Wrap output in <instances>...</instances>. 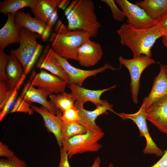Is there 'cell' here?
I'll use <instances>...</instances> for the list:
<instances>
[{
  "mask_svg": "<svg viewBox=\"0 0 167 167\" xmlns=\"http://www.w3.org/2000/svg\"><path fill=\"white\" fill-rule=\"evenodd\" d=\"M116 32L120 37L121 44L131 50L133 57L142 55L151 57L152 48L156 41L163 36L155 26L138 29L127 23L123 24Z\"/></svg>",
  "mask_w": 167,
  "mask_h": 167,
  "instance_id": "obj_1",
  "label": "cell"
},
{
  "mask_svg": "<svg viewBox=\"0 0 167 167\" xmlns=\"http://www.w3.org/2000/svg\"><path fill=\"white\" fill-rule=\"evenodd\" d=\"M91 38L82 30L70 31L59 20L49 39L51 48L58 55L66 59L78 61L77 49Z\"/></svg>",
  "mask_w": 167,
  "mask_h": 167,
  "instance_id": "obj_2",
  "label": "cell"
},
{
  "mask_svg": "<svg viewBox=\"0 0 167 167\" xmlns=\"http://www.w3.org/2000/svg\"><path fill=\"white\" fill-rule=\"evenodd\" d=\"M66 16L68 30L84 31L89 34L91 38L96 36L101 26L95 12L94 3L92 0H78Z\"/></svg>",
  "mask_w": 167,
  "mask_h": 167,
  "instance_id": "obj_3",
  "label": "cell"
},
{
  "mask_svg": "<svg viewBox=\"0 0 167 167\" xmlns=\"http://www.w3.org/2000/svg\"><path fill=\"white\" fill-rule=\"evenodd\" d=\"M18 28L20 36L19 46L15 49L8 51L20 62L26 75L40 55L43 46L37 41V40L41 37L39 34L23 28Z\"/></svg>",
  "mask_w": 167,
  "mask_h": 167,
  "instance_id": "obj_4",
  "label": "cell"
},
{
  "mask_svg": "<svg viewBox=\"0 0 167 167\" xmlns=\"http://www.w3.org/2000/svg\"><path fill=\"white\" fill-rule=\"evenodd\" d=\"M104 134L101 129H88L85 133L63 140L62 147L67 152L69 158L78 154L96 152L102 147L98 141Z\"/></svg>",
  "mask_w": 167,
  "mask_h": 167,
  "instance_id": "obj_5",
  "label": "cell"
},
{
  "mask_svg": "<svg viewBox=\"0 0 167 167\" xmlns=\"http://www.w3.org/2000/svg\"><path fill=\"white\" fill-rule=\"evenodd\" d=\"M120 65L129 71L130 77V86L133 101L135 104L138 102V95L140 88V79L144 70L149 66L155 63V60L151 57L144 55L127 59L120 56Z\"/></svg>",
  "mask_w": 167,
  "mask_h": 167,
  "instance_id": "obj_6",
  "label": "cell"
},
{
  "mask_svg": "<svg viewBox=\"0 0 167 167\" xmlns=\"http://www.w3.org/2000/svg\"><path fill=\"white\" fill-rule=\"evenodd\" d=\"M146 101L145 97L139 109L135 113L129 114L123 112L118 113L117 115L124 120H132L137 125L140 132V136H143L146 140V146L143 150L144 154H154L158 156H161L164 151L159 148L154 142L150 135L147 127L145 110Z\"/></svg>",
  "mask_w": 167,
  "mask_h": 167,
  "instance_id": "obj_7",
  "label": "cell"
},
{
  "mask_svg": "<svg viewBox=\"0 0 167 167\" xmlns=\"http://www.w3.org/2000/svg\"><path fill=\"white\" fill-rule=\"evenodd\" d=\"M50 53L55 58L62 66L69 78L70 84H73L81 86L83 82L88 78L102 72L107 69L113 70H119L108 63L103 66L92 70H84L75 67L71 65L67 59L62 58L57 54L51 48H49Z\"/></svg>",
  "mask_w": 167,
  "mask_h": 167,
  "instance_id": "obj_8",
  "label": "cell"
},
{
  "mask_svg": "<svg viewBox=\"0 0 167 167\" xmlns=\"http://www.w3.org/2000/svg\"><path fill=\"white\" fill-rule=\"evenodd\" d=\"M120 6L127 24L138 29L151 27L155 26V20L152 19L140 7L127 0H116Z\"/></svg>",
  "mask_w": 167,
  "mask_h": 167,
  "instance_id": "obj_9",
  "label": "cell"
},
{
  "mask_svg": "<svg viewBox=\"0 0 167 167\" xmlns=\"http://www.w3.org/2000/svg\"><path fill=\"white\" fill-rule=\"evenodd\" d=\"M14 19L17 27H22L39 34L43 41L47 40L52 28L39 19L32 17L28 12L18 11L14 14Z\"/></svg>",
  "mask_w": 167,
  "mask_h": 167,
  "instance_id": "obj_10",
  "label": "cell"
},
{
  "mask_svg": "<svg viewBox=\"0 0 167 167\" xmlns=\"http://www.w3.org/2000/svg\"><path fill=\"white\" fill-rule=\"evenodd\" d=\"M67 86L71 90L70 93L76 102L84 105L87 102H90L96 107L109 103L106 100H101V97L105 92L115 88L116 85H114L107 88L97 90L87 89L73 84L68 85Z\"/></svg>",
  "mask_w": 167,
  "mask_h": 167,
  "instance_id": "obj_11",
  "label": "cell"
},
{
  "mask_svg": "<svg viewBox=\"0 0 167 167\" xmlns=\"http://www.w3.org/2000/svg\"><path fill=\"white\" fill-rule=\"evenodd\" d=\"M78 61L85 67L94 66L100 60L103 54L101 46L98 42L88 40L77 49Z\"/></svg>",
  "mask_w": 167,
  "mask_h": 167,
  "instance_id": "obj_12",
  "label": "cell"
},
{
  "mask_svg": "<svg viewBox=\"0 0 167 167\" xmlns=\"http://www.w3.org/2000/svg\"><path fill=\"white\" fill-rule=\"evenodd\" d=\"M31 84L34 87L55 94L65 92L66 86L68 85L59 77L43 70H41L34 78H31Z\"/></svg>",
  "mask_w": 167,
  "mask_h": 167,
  "instance_id": "obj_13",
  "label": "cell"
},
{
  "mask_svg": "<svg viewBox=\"0 0 167 167\" xmlns=\"http://www.w3.org/2000/svg\"><path fill=\"white\" fill-rule=\"evenodd\" d=\"M60 0H36L31 11L35 17L52 27L58 19L57 7Z\"/></svg>",
  "mask_w": 167,
  "mask_h": 167,
  "instance_id": "obj_14",
  "label": "cell"
},
{
  "mask_svg": "<svg viewBox=\"0 0 167 167\" xmlns=\"http://www.w3.org/2000/svg\"><path fill=\"white\" fill-rule=\"evenodd\" d=\"M145 113L147 120L167 135V95L156 102Z\"/></svg>",
  "mask_w": 167,
  "mask_h": 167,
  "instance_id": "obj_15",
  "label": "cell"
},
{
  "mask_svg": "<svg viewBox=\"0 0 167 167\" xmlns=\"http://www.w3.org/2000/svg\"><path fill=\"white\" fill-rule=\"evenodd\" d=\"M31 107L33 111L36 112L41 116L48 131L54 135L59 146L60 148L62 147V122L61 118L62 112L60 111L57 114H55L43 106L38 107L31 105Z\"/></svg>",
  "mask_w": 167,
  "mask_h": 167,
  "instance_id": "obj_16",
  "label": "cell"
},
{
  "mask_svg": "<svg viewBox=\"0 0 167 167\" xmlns=\"http://www.w3.org/2000/svg\"><path fill=\"white\" fill-rule=\"evenodd\" d=\"M53 93L44 89L36 88L29 82L24 88L20 96L23 99L28 103L36 102L42 105L50 112L55 114H57L61 110L57 109L50 101H48L47 97Z\"/></svg>",
  "mask_w": 167,
  "mask_h": 167,
  "instance_id": "obj_17",
  "label": "cell"
},
{
  "mask_svg": "<svg viewBox=\"0 0 167 167\" xmlns=\"http://www.w3.org/2000/svg\"><path fill=\"white\" fill-rule=\"evenodd\" d=\"M75 106L79 110L80 117L79 123L84 126L88 130H100L101 129L96 123L95 121L99 116L107 113L110 111L117 115L118 113L113 109V106L109 103L104 105L96 107L92 111L85 109L84 105L75 102Z\"/></svg>",
  "mask_w": 167,
  "mask_h": 167,
  "instance_id": "obj_18",
  "label": "cell"
},
{
  "mask_svg": "<svg viewBox=\"0 0 167 167\" xmlns=\"http://www.w3.org/2000/svg\"><path fill=\"white\" fill-rule=\"evenodd\" d=\"M158 75L155 77L151 91L146 96L145 110L156 102L167 95V76L163 65H161Z\"/></svg>",
  "mask_w": 167,
  "mask_h": 167,
  "instance_id": "obj_19",
  "label": "cell"
},
{
  "mask_svg": "<svg viewBox=\"0 0 167 167\" xmlns=\"http://www.w3.org/2000/svg\"><path fill=\"white\" fill-rule=\"evenodd\" d=\"M49 44L45 47L43 53L36 64V67L41 70L44 69L49 71L50 73L64 80L70 85L69 79L67 74L62 66L49 52Z\"/></svg>",
  "mask_w": 167,
  "mask_h": 167,
  "instance_id": "obj_20",
  "label": "cell"
},
{
  "mask_svg": "<svg viewBox=\"0 0 167 167\" xmlns=\"http://www.w3.org/2000/svg\"><path fill=\"white\" fill-rule=\"evenodd\" d=\"M14 14H9L6 22L0 30V49L4 50L8 45L19 43L20 36L14 19Z\"/></svg>",
  "mask_w": 167,
  "mask_h": 167,
  "instance_id": "obj_21",
  "label": "cell"
},
{
  "mask_svg": "<svg viewBox=\"0 0 167 167\" xmlns=\"http://www.w3.org/2000/svg\"><path fill=\"white\" fill-rule=\"evenodd\" d=\"M6 74L5 82L8 89L10 91L14 89L23 76L26 75L21 63L11 54L9 55L6 68Z\"/></svg>",
  "mask_w": 167,
  "mask_h": 167,
  "instance_id": "obj_22",
  "label": "cell"
},
{
  "mask_svg": "<svg viewBox=\"0 0 167 167\" xmlns=\"http://www.w3.org/2000/svg\"><path fill=\"white\" fill-rule=\"evenodd\" d=\"M135 4L154 20L160 17L167 11V0H144L136 2Z\"/></svg>",
  "mask_w": 167,
  "mask_h": 167,
  "instance_id": "obj_23",
  "label": "cell"
},
{
  "mask_svg": "<svg viewBox=\"0 0 167 167\" xmlns=\"http://www.w3.org/2000/svg\"><path fill=\"white\" fill-rule=\"evenodd\" d=\"M36 0H6L0 2V12L4 15L15 14L26 7H32Z\"/></svg>",
  "mask_w": 167,
  "mask_h": 167,
  "instance_id": "obj_24",
  "label": "cell"
},
{
  "mask_svg": "<svg viewBox=\"0 0 167 167\" xmlns=\"http://www.w3.org/2000/svg\"><path fill=\"white\" fill-rule=\"evenodd\" d=\"M49 97L51 103L62 112L75 106V101L70 92H64L57 94L53 93L49 96Z\"/></svg>",
  "mask_w": 167,
  "mask_h": 167,
  "instance_id": "obj_25",
  "label": "cell"
},
{
  "mask_svg": "<svg viewBox=\"0 0 167 167\" xmlns=\"http://www.w3.org/2000/svg\"><path fill=\"white\" fill-rule=\"evenodd\" d=\"M88 129L79 123H63L62 128V141L74 136L86 133Z\"/></svg>",
  "mask_w": 167,
  "mask_h": 167,
  "instance_id": "obj_26",
  "label": "cell"
},
{
  "mask_svg": "<svg viewBox=\"0 0 167 167\" xmlns=\"http://www.w3.org/2000/svg\"><path fill=\"white\" fill-rule=\"evenodd\" d=\"M26 77V75H25L23 76L21 80L19 81L15 88L12 90L11 93L5 105L2 109L0 110V122L2 121L8 113L11 106L13 104L14 101L18 93V90L23 84Z\"/></svg>",
  "mask_w": 167,
  "mask_h": 167,
  "instance_id": "obj_27",
  "label": "cell"
},
{
  "mask_svg": "<svg viewBox=\"0 0 167 167\" xmlns=\"http://www.w3.org/2000/svg\"><path fill=\"white\" fill-rule=\"evenodd\" d=\"M62 123H79L80 117L79 110L75 106L63 111L61 118Z\"/></svg>",
  "mask_w": 167,
  "mask_h": 167,
  "instance_id": "obj_28",
  "label": "cell"
},
{
  "mask_svg": "<svg viewBox=\"0 0 167 167\" xmlns=\"http://www.w3.org/2000/svg\"><path fill=\"white\" fill-rule=\"evenodd\" d=\"M100 1L106 3L109 7L113 19L116 21L122 22L125 16L122 10L116 6L115 1L113 0H101Z\"/></svg>",
  "mask_w": 167,
  "mask_h": 167,
  "instance_id": "obj_29",
  "label": "cell"
},
{
  "mask_svg": "<svg viewBox=\"0 0 167 167\" xmlns=\"http://www.w3.org/2000/svg\"><path fill=\"white\" fill-rule=\"evenodd\" d=\"M0 167H27V165L24 161L15 155L6 159H0Z\"/></svg>",
  "mask_w": 167,
  "mask_h": 167,
  "instance_id": "obj_30",
  "label": "cell"
},
{
  "mask_svg": "<svg viewBox=\"0 0 167 167\" xmlns=\"http://www.w3.org/2000/svg\"><path fill=\"white\" fill-rule=\"evenodd\" d=\"M9 58L4 50L0 49V81L6 82V70Z\"/></svg>",
  "mask_w": 167,
  "mask_h": 167,
  "instance_id": "obj_31",
  "label": "cell"
},
{
  "mask_svg": "<svg viewBox=\"0 0 167 167\" xmlns=\"http://www.w3.org/2000/svg\"><path fill=\"white\" fill-rule=\"evenodd\" d=\"M7 87L5 82L0 81V110H1L9 98L11 92Z\"/></svg>",
  "mask_w": 167,
  "mask_h": 167,
  "instance_id": "obj_32",
  "label": "cell"
},
{
  "mask_svg": "<svg viewBox=\"0 0 167 167\" xmlns=\"http://www.w3.org/2000/svg\"><path fill=\"white\" fill-rule=\"evenodd\" d=\"M155 25L163 36H167V11L161 16L155 20Z\"/></svg>",
  "mask_w": 167,
  "mask_h": 167,
  "instance_id": "obj_33",
  "label": "cell"
},
{
  "mask_svg": "<svg viewBox=\"0 0 167 167\" xmlns=\"http://www.w3.org/2000/svg\"><path fill=\"white\" fill-rule=\"evenodd\" d=\"M67 152L62 147L60 148V161L58 167H71Z\"/></svg>",
  "mask_w": 167,
  "mask_h": 167,
  "instance_id": "obj_34",
  "label": "cell"
},
{
  "mask_svg": "<svg viewBox=\"0 0 167 167\" xmlns=\"http://www.w3.org/2000/svg\"><path fill=\"white\" fill-rule=\"evenodd\" d=\"M14 152L10 150L6 144L2 142H0V156L7 158L12 157L15 155Z\"/></svg>",
  "mask_w": 167,
  "mask_h": 167,
  "instance_id": "obj_35",
  "label": "cell"
},
{
  "mask_svg": "<svg viewBox=\"0 0 167 167\" xmlns=\"http://www.w3.org/2000/svg\"><path fill=\"white\" fill-rule=\"evenodd\" d=\"M150 167H167V150H164L161 158Z\"/></svg>",
  "mask_w": 167,
  "mask_h": 167,
  "instance_id": "obj_36",
  "label": "cell"
},
{
  "mask_svg": "<svg viewBox=\"0 0 167 167\" xmlns=\"http://www.w3.org/2000/svg\"><path fill=\"white\" fill-rule=\"evenodd\" d=\"M69 0H60L58 7L60 9H64L70 2Z\"/></svg>",
  "mask_w": 167,
  "mask_h": 167,
  "instance_id": "obj_37",
  "label": "cell"
},
{
  "mask_svg": "<svg viewBox=\"0 0 167 167\" xmlns=\"http://www.w3.org/2000/svg\"><path fill=\"white\" fill-rule=\"evenodd\" d=\"M101 161L98 157H96L94 160L92 167H100Z\"/></svg>",
  "mask_w": 167,
  "mask_h": 167,
  "instance_id": "obj_38",
  "label": "cell"
},
{
  "mask_svg": "<svg viewBox=\"0 0 167 167\" xmlns=\"http://www.w3.org/2000/svg\"><path fill=\"white\" fill-rule=\"evenodd\" d=\"M162 37V43L167 49V36H163Z\"/></svg>",
  "mask_w": 167,
  "mask_h": 167,
  "instance_id": "obj_39",
  "label": "cell"
},
{
  "mask_svg": "<svg viewBox=\"0 0 167 167\" xmlns=\"http://www.w3.org/2000/svg\"><path fill=\"white\" fill-rule=\"evenodd\" d=\"M164 69L165 71V74L167 76V65H163Z\"/></svg>",
  "mask_w": 167,
  "mask_h": 167,
  "instance_id": "obj_40",
  "label": "cell"
},
{
  "mask_svg": "<svg viewBox=\"0 0 167 167\" xmlns=\"http://www.w3.org/2000/svg\"><path fill=\"white\" fill-rule=\"evenodd\" d=\"M109 167H114V166L112 163H110L109 165Z\"/></svg>",
  "mask_w": 167,
  "mask_h": 167,
  "instance_id": "obj_41",
  "label": "cell"
}]
</instances>
